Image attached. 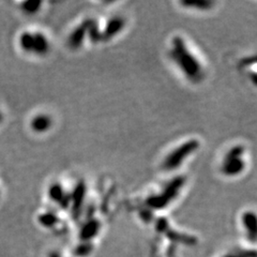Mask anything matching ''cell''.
I'll return each instance as SVG.
<instances>
[{"mask_svg": "<svg viewBox=\"0 0 257 257\" xmlns=\"http://www.w3.org/2000/svg\"><path fill=\"white\" fill-rule=\"evenodd\" d=\"M125 26V21L120 16H114L107 23L105 27L102 30V41H109L114 39L118 34L123 30Z\"/></svg>", "mask_w": 257, "mask_h": 257, "instance_id": "cell-6", "label": "cell"}, {"mask_svg": "<svg viewBox=\"0 0 257 257\" xmlns=\"http://www.w3.org/2000/svg\"><path fill=\"white\" fill-rule=\"evenodd\" d=\"M243 226L248 234V237L254 241L256 236V215L253 211H246L242 215Z\"/></svg>", "mask_w": 257, "mask_h": 257, "instance_id": "cell-12", "label": "cell"}, {"mask_svg": "<svg viewBox=\"0 0 257 257\" xmlns=\"http://www.w3.org/2000/svg\"><path fill=\"white\" fill-rule=\"evenodd\" d=\"M87 37L93 43L102 41V30L99 28L98 23L92 19H87Z\"/></svg>", "mask_w": 257, "mask_h": 257, "instance_id": "cell-13", "label": "cell"}, {"mask_svg": "<svg viewBox=\"0 0 257 257\" xmlns=\"http://www.w3.org/2000/svg\"><path fill=\"white\" fill-rule=\"evenodd\" d=\"M34 32L24 31L19 38V44L21 50L27 54H32L34 50Z\"/></svg>", "mask_w": 257, "mask_h": 257, "instance_id": "cell-14", "label": "cell"}, {"mask_svg": "<svg viewBox=\"0 0 257 257\" xmlns=\"http://www.w3.org/2000/svg\"><path fill=\"white\" fill-rule=\"evenodd\" d=\"M186 184V177L177 176L173 178L170 182L165 184L164 189L158 194L150 195L146 199V205L150 209L155 210H161L166 208L171 203L178 197L182 188Z\"/></svg>", "mask_w": 257, "mask_h": 257, "instance_id": "cell-2", "label": "cell"}, {"mask_svg": "<svg viewBox=\"0 0 257 257\" xmlns=\"http://www.w3.org/2000/svg\"><path fill=\"white\" fill-rule=\"evenodd\" d=\"M4 121V114H3V111L0 110V123H2Z\"/></svg>", "mask_w": 257, "mask_h": 257, "instance_id": "cell-18", "label": "cell"}, {"mask_svg": "<svg viewBox=\"0 0 257 257\" xmlns=\"http://www.w3.org/2000/svg\"><path fill=\"white\" fill-rule=\"evenodd\" d=\"M182 6L188 7V8H197L198 10H209L211 7H213L212 2H204V0H197V2H182Z\"/></svg>", "mask_w": 257, "mask_h": 257, "instance_id": "cell-17", "label": "cell"}, {"mask_svg": "<svg viewBox=\"0 0 257 257\" xmlns=\"http://www.w3.org/2000/svg\"><path fill=\"white\" fill-rule=\"evenodd\" d=\"M53 119L47 114H38L30 120V128L37 134H43L51 130Z\"/></svg>", "mask_w": 257, "mask_h": 257, "instance_id": "cell-8", "label": "cell"}, {"mask_svg": "<svg viewBox=\"0 0 257 257\" xmlns=\"http://www.w3.org/2000/svg\"><path fill=\"white\" fill-rule=\"evenodd\" d=\"M85 196H86V186L83 181H79L75 186L74 191L70 193V197H71L70 206H72V210H73L74 215H76V213H79L80 209H82Z\"/></svg>", "mask_w": 257, "mask_h": 257, "instance_id": "cell-9", "label": "cell"}, {"mask_svg": "<svg viewBox=\"0 0 257 257\" xmlns=\"http://www.w3.org/2000/svg\"><path fill=\"white\" fill-rule=\"evenodd\" d=\"M168 55L190 82L196 84L204 79L205 72L203 64L195 57L194 54L191 53L186 41L181 37H175L173 39Z\"/></svg>", "mask_w": 257, "mask_h": 257, "instance_id": "cell-1", "label": "cell"}, {"mask_svg": "<svg viewBox=\"0 0 257 257\" xmlns=\"http://www.w3.org/2000/svg\"><path fill=\"white\" fill-rule=\"evenodd\" d=\"M34 50L32 54L39 56V57H43V56L50 53L51 44L48 41L47 37L42 34V32H34Z\"/></svg>", "mask_w": 257, "mask_h": 257, "instance_id": "cell-10", "label": "cell"}, {"mask_svg": "<svg viewBox=\"0 0 257 257\" xmlns=\"http://www.w3.org/2000/svg\"><path fill=\"white\" fill-rule=\"evenodd\" d=\"M86 38H87V23L85 20L82 24H79L78 26H76L73 30L71 31L67 41L68 46L71 48V50H78V48L83 46Z\"/></svg>", "mask_w": 257, "mask_h": 257, "instance_id": "cell-7", "label": "cell"}, {"mask_svg": "<svg viewBox=\"0 0 257 257\" xmlns=\"http://www.w3.org/2000/svg\"><path fill=\"white\" fill-rule=\"evenodd\" d=\"M244 152L245 148L241 145H236L226 152L221 166V172L224 176L236 177L245 170L246 164L243 159Z\"/></svg>", "mask_w": 257, "mask_h": 257, "instance_id": "cell-4", "label": "cell"}, {"mask_svg": "<svg viewBox=\"0 0 257 257\" xmlns=\"http://www.w3.org/2000/svg\"><path fill=\"white\" fill-rule=\"evenodd\" d=\"M47 196L52 200V202L58 204L63 209H67L70 207V204H71L70 194L64 191L62 184L59 182H54L50 187H48Z\"/></svg>", "mask_w": 257, "mask_h": 257, "instance_id": "cell-5", "label": "cell"}, {"mask_svg": "<svg viewBox=\"0 0 257 257\" xmlns=\"http://www.w3.org/2000/svg\"><path fill=\"white\" fill-rule=\"evenodd\" d=\"M101 224L98 220H90L88 221L80 230V238H82L84 241H89L93 237L99 234L100 231Z\"/></svg>", "mask_w": 257, "mask_h": 257, "instance_id": "cell-11", "label": "cell"}, {"mask_svg": "<svg viewBox=\"0 0 257 257\" xmlns=\"http://www.w3.org/2000/svg\"><path fill=\"white\" fill-rule=\"evenodd\" d=\"M38 221L40 224L42 225V226H44L46 228H51L57 224L58 218L54 212L48 211V212H43L40 214L38 218Z\"/></svg>", "mask_w": 257, "mask_h": 257, "instance_id": "cell-15", "label": "cell"}, {"mask_svg": "<svg viewBox=\"0 0 257 257\" xmlns=\"http://www.w3.org/2000/svg\"><path fill=\"white\" fill-rule=\"evenodd\" d=\"M42 6V2H36V0H29L22 4V10L27 15H34L40 11V8Z\"/></svg>", "mask_w": 257, "mask_h": 257, "instance_id": "cell-16", "label": "cell"}, {"mask_svg": "<svg viewBox=\"0 0 257 257\" xmlns=\"http://www.w3.org/2000/svg\"><path fill=\"white\" fill-rule=\"evenodd\" d=\"M199 148V142L197 140H189L182 143L178 147L172 150L162 162V168L165 172L176 171L179 168L184 161L191 157Z\"/></svg>", "mask_w": 257, "mask_h": 257, "instance_id": "cell-3", "label": "cell"}]
</instances>
